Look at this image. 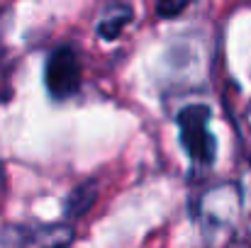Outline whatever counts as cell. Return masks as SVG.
I'll use <instances>...</instances> for the list:
<instances>
[{
  "instance_id": "cell-8",
  "label": "cell",
  "mask_w": 251,
  "mask_h": 248,
  "mask_svg": "<svg viewBox=\"0 0 251 248\" xmlns=\"http://www.w3.org/2000/svg\"><path fill=\"white\" fill-rule=\"evenodd\" d=\"M2 182H5V170H2V165H0V190H2Z\"/></svg>"
},
{
  "instance_id": "cell-5",
  "label": "cell",
  "mask_w": 251,
  "mask_h": 248,
  "mask_svg": "<svg viewBox=\"0 0 251 248\" xmlns=\"http://www.w3.org/2000/svg\"><path fill=\"white\" fill-rule=\"evenodd\" d=\"M98 200V185L93 180H85L78 187H74L66 200H64V217L66 219H81L85 212L95 204Z\"/></svg>"
},
{
  "instance_id": "cell-7",
  "label": "cell",
  "mask_w": 251,
  "mask_h": 248,
  "mask_svg": "<svg viewBox=\"0 0 251 248\" xmlns=\"http://www.w3.org/2000/svg\"><path fill=\"white\" fill-rule=\"evenodd\" d=\"M247 122H249V127H251V100H249V105H247Z\"/></svg>"
},
{
  "instance_id": "cell-1",
  "label": "cell",
  "mask_w": 251,
  "mask_h": 248,
  "mask_svg": "<svg viewBox=\"0 0 251 248\" xmlns=\"http://www.w3.org/2000/svg\"><path fill=\"white\" fill-rule=\"evenodd\" d=\"M210 119L212 110L205 102L185 105L176 117L180 146L195 165H212L217 158V141L210 132Z\"/></svg>"
},
{
  "instance_id": "cell-6",
  "label": "cell",
  "mask_w": 251,
  "mask_h": 248,
  "mask_svg": "<svg viewBox=\"0 0 251 248\" xmlns=\"http://www.w3.org/2000/svg\"><path fill=\"white\" fill-rule=\"evenodd\" d=\"M193 0H156V12L161 17H178Z\"/></svg>"
},
{
  "instance_id": "cell-4",
  "label": "cell",
  "mask_w": 251,
  "mask_h": 248,
  "mask_svg": "<svg viewBox=\"0 0 251 248\" xmlns=\"http://www.w3.org/2000/svg\"><path fill=\"white\" fill-rule=\"evenodd\" d=\"M132 15H134V10H132V5H127V2H122V0H112L107 7H105V12H102V17H100V22H98V34L102 37V39H107V42H112V39H117L120 34H122V29L132 22Z\"/></svg>"
},
{
  "instance_id": "cell-3",
  "label": "cell",
  "mask_w": 251,
  "mask_h": 248,
  "mask_svg": "<svg viewBox=\"0 0 251 248\" xmlns=\"http://www.w3.org/2000/svg\"><path fill=\"white\" fill-rule=\"evenodd\" d=\"M81 59L78 51L71 44H61L56 46L44 64V88L49 92L51 100L64 102L69 97H74L81 88Z\"/></svg>"
},
{
  "instance_id": "cell-2",
  "label": "cell",
  "mask_w": 251,
  "mask_h": 248,
  "mask_svg": "<svg viewBox=\"0 0 251 248\" xmlns=\"http://www.w3.org/2000/svg\"><path fill=\"white\" fill-rule=\"evenodd\" d=\"M76 231L71 224H10L0 231V248H69Z\"/></svg>"
}]
</instances>
